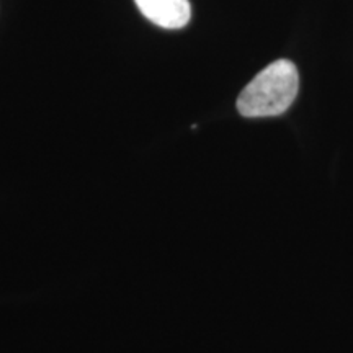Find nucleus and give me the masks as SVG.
<instances>
[{"instance_id":"f257e3e1","label":"nucleus","mask_w":353,"mask_h":353,"mask_svg":"<svg viewBox=\"0 0 353 353\" xmlns=\"http://www.w3.org/2000/svg\"><path fill=\"white\" fill-rule=\"evenodd\" d=\"M298 69L288 59H278L255 76L237 99V110L245 118L278 117L298 95Z\"/></svg>"},{"instance_id":"f03ea898","label":"nucleus","mask_w":353,"mask_h":353,"mask_svg":"<svg viewBox=\"0 0 353 353\" xmlns=\"http://www.w3.org/2000/svg\"><path fill=\"white\" fill-rule=\"evenodd\" d=\"M134 3L145 19L165 30L183 28L192 19L188 0H134Z\"/></svg>"}]
</instances>
